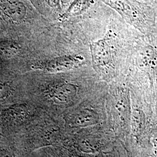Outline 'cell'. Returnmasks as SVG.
I'll return each instance as SVG.
<instances>
[{"mask_svg":"<svg viewBox=\"0 0 157 157\" xmlns=\"http://www.w3.org/2000/svg\"><path fill=\"white\" fill-rule=\"evenodd\" d=\"M109 6L143 33L151 32L155 25V12L150 6L128 0H104Z\"/></svg>","mask_w":157,"mask_h":157,"instance_id":"cell-1","label":"cell"},{"mask_svg":"<svg viewBox=\"0 0 157 157\" xmlns=\"http://www.w3.org/2000/svg\"><path fill=\"white\" fill-rule=\"evenodd\" d=\"M89 4V0H77L69 8L67 12L61 17V20L63 21L70 17L82 13L88 8Z\"/></svg>","mask_w":157,"mask_h":157,"instance_id":"cell-7","label":"cell"},{"mask_svg":"<svg viewBox=\"0 0 157 157\" xmlns=\"http://www.w3.org/2000/svg\"><path fill=\"white\" fill-rule=\"evenodd\" d=\"M84 60V58L80 55L60 56L39 63L36 67L50 72H65L79 67Z\"/></svg>","mask_w":157,"mask_h":157,"instance_id":"cell-3","label":"cell"},{"mask_svg":"<svg viewBox=\"0 0 157 157\" xmlns=\"http://www.w3.org/2000/svg\"><path fill=\"white\" fill-rule=\"evenodd\" d=\"M90 48L92 63L95 69L102 74L112 72L114 67L113 54L109 35L107 34L104 39L91 43Z\"/></svg>","mask_w":157,"mask_h":157,"instance_id":"cell-2","label":"cell"},{"mask_svg":"<svg viewBox=\"0 0 157 157\" xmlns=\"http://www.w3.org/2000/svg\"><path fill=\"white\" fill-rule=\"evenodd\" d=\"M137 61L139 68L151 78L157 73V47L153 43L147 42L137 52Z\"/></svg>","mask_w":157,"mask_h":157,"instance_id":"cell-4","label":"cell"},{"mask_svg":"<svg viewBox=\"0 0 157 157\" xmlns=\"http://www.w3.org/2000/svg\"><path fill=\"white\" fill-rule=\"evenodd\" d=\"M8 93V87L5 84H0V98L6 97Z\"/></svg>","mask_w":157,"mask_h":157,"instance_id":"cell-8","label":"cell"},{"mask_svg":"<svg viewBox=\"0 0 157 157\" xmlns=\"http://www.w3.org/2000/svg\"><path fill=\"white\" fill-rule=\"evenodd\" d=\"M21 50V47L15 41L3 40L0 41V54L6 58H12L17 56Z\"/></svg>","mask_w":157,"mask_h":157,"instance_id":"cell-6","label":"cell"},{"mask_svg":"<svg viewBox=\"0 0 157 157\" xmlns=\"http://www.w3.org/2000/svg\"><path fill=\"white\" fill-rule=\"evenodd\" d=\"M148 1H150L151 2L154 3L155 5H157V0H148Z\"/></svg>","mask_w":157,"mask_h":157,"instance_id":"cell-9","label":"cell"},{"mask_svg":"<svg viewBox=\"0 0 157 157\" xmlns=\"http://www.w3.org/2000/svg\"><path fill=\"white\" fill-rule=\"evenodd\" d=\"M76 87L71 83H63L57 86L52 93L54 100L58 103H66L73 99L76 94Z\"/></svg>","mask_w":157,"mask_h":157,"instance_id":"cell-5","label":"cell"}]
</instances>
